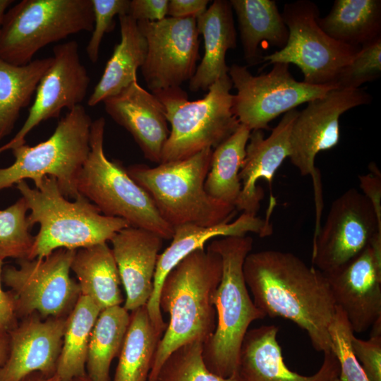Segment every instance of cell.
I'll return each mask as SVG.
<instances>
[{"label":"cell","mask_w":381,"mask_h":381,"mask_svg":"<svg viewBox=\"0 0 381 381\" xmlns=\"http://www.w3.org/2000/svg\"><path fill=\"white\" fill-rule=\"evenodd\" d=\"M243 270L253 301L265 316L294 322L315 350L331 351L329 329L337 306L323 272L291 253L274 250L250 252Z\"/></svg>","instance_id":"6da1fadb"},{"label":"cell","mask_w":381,"mask_h":381,"mask_svg":"<svg viewBox=\"0 0 381 381\" xmlns=\"http://www.w3.org/2000/svg\"><path fill=\"white\" fill-rule=\"evenodd\" d=\"M220 255L207 246L181 260L167 274L159 295V307L170 319L158 344L147 381H155L167 357L193 341L204 343L214 332L213 296L220 282Z\"/></svg>","instance_id":"7a4b0ae2"},{"label":"cell","mask_w":381,"mask_h":381,"mask_svg":"<svg viewBox=\"0 0 381 381\" xmlns=\"http://www.w3.org/2000/svg\"><path fill=\"white\" fill-rule=\"evenodd\" d=\"M35 185L30 188L25 181L16 184L30 211V226L40 225L27 259L44 258L58 249L77 250L107 243L129 226L121 218L102 214L80 194L68 200L54 177L44 176Z\"/></svg>","instance_id":"3957f363"},{"label":"cell","mask_w":381,"mask_h":381,"mask_svg":"<svg viewBox=\"0 0 381 381\" xmlns=\"http://www.w3.org/2000/svg\"><path fill=\"white\" fill-rule=\"evenodd\" d=\"M253 246V238L247 235L213 239L208 245L220 255L222 272L213 296L216 327L203 343L202 358L211 373L224 378L238 374L250 325L266 317L251 298L243 275V263Z\"/></svg>","instance_id":"277c9868"},{"label":"cell","mask_w":381,"mask_h":381,"mask_svg":"<svg viewBox=\"0 0 381 381\" xmlns=\"http://www.w3.org/2000/svg\"><path fill=\"white\" fill-rule=\"evenodd\" d=\"M213 149L183 160L150 167H127L130 177L150 196L160 216L173 228L183 224L211 226L230 222L236 207L211 198L204 184Z\"/></svg>","instance_id":"5b68a950"},{"label":"cell","mask_w":381,"mask_h":381,"mask_svg":"<svg viewBox=\"0 0 381 381\" xmlns=\"http://www.w3.org/2000/svg\"><path fill=\"white\" fill-rule=\"evenodd\" d=\"M232 87L226 75L196 101H189L181 87L152 92L171 125L160 163L183 160L206 148L214 149L238 129L241 123L232 110Z\"/></svg>","instance_id":"8992f818"},{"label":"cell","mask_w":381,"mask_h":381,"mask_svg":"<svg viewBox=\"0 0 381 381\" xmlns=\"http://www.w3.org/2000/svg\"><path fill=\"white\" fill-rule=\"evenodd\" d=\"M105 125L103 117L92 122L90 152L77 181L79 194L106 216L121 218L131 226L171 239L174 229L160 216L149 194L130 177L120 162L107 157Z\"/></svg>","instance_id":"52a82bcc"},{"label":"cell","mask_w":381,"mask_h":381,"mask_svg":"<svg viewBox=\"0 0 381 381\" xmlns=\"http://www.w3.org/2000/svg\"><path fill=\"white\" fill-rule=\"evenodd\" d=\"M92 119L80 104L69 110L52 135L34 146L12 149L15 160L0 168V191L25 179L36 184L44 176L56 179L61 193L75 199L77 181L90 152Z\"/></svg>","instance_id":"ba28073f"},{"label":"cell","mask_w":381,"mask_h":381,"mask_svg":"<svg viewBox=\"0 0 381 381\" xmlns=\"http://www.w3.org/2000/svg\"><path fill=\"white\" fill-rule=\"evenodd\" d=\"M92 0H23L5 14L0 59L28 64L48 44L80 32H92Z\"/></svg>","instance_id":"9c48e42d"},{"label":"cell","mask_w":381,"mask_h":381,"mask_svg":"<svg viewBox=\"0 0 381 381\" xmlns=\"http://www.w3.org/2000/svg\"><path fill=\"white\" fill-rule=\"evenodd\" d=\"M282 16L289 30L287 42L262 60L268 65L293 64L301 69L304 83L334 87L338 75L361 47L344 44L327 35L318 24L320 11L313 1L286 3Z\"/></svg>","instance_id":"30bf717a"},{"label":"cell","mask_w":381,"mask_h":381,"mask_svg":"<svg viewBox=\"0 0 381 381\" xmlns=\"http://www.w3.org/2000/svg\"><path fill=\"white\" fill-rule=\"evenodd\" d=\"M75 252L58 249L44 258L17 260L18 267H4L2 282L10 289L17 317L69 315L80 295L78 282L70 275Z\"/></svg>","instance_id":"8fae6325"},{"label":"cell","mask_w":381,"mask_h":381,"mask_svg":"<svg viewBox=\"0 0 381 381\" xmlns=\"http://www.w3.org/2000/svg\"><path fill=\"white\" fill-rule=\"evenodd\" d=\"M267 73L254 75L248 67L229 66L228 75L236 90L232 110L250 131L269 129L270 121L296 107L324 96L332 85H315L296 80L289 64L274 63Z\"/></svg>","instance_id":"7c38bea8"},{"label":"cell","mask_w":381,"mask_h":381,"mask_svg":"<svg viewBox=\"0 0 381 381\" xmlns=\"http://www.w3.org/2000/svg\"><path fill=\"white\" fill-rule=\"evenodd\" d=\"M372 99L371 95L361 88H334L308 102L294 123L289 158L301 175L313 177L317 214L322 210V196L315 166L316 155L339 143L341 116L354 107L370 104Z\"/></svg>","instance_id":"4fadbf2b"},{"label":"cell","mask_w":381,"mask_h":381,"mask_svg":"<svg viewBox=\"0 0 381 381\" xmlns=\"http://www.w3.org/2000/svg\"><path fill=\"white\" fill-rule=\"evenodd\" d=\"M147 42L141 73L152 91L179 87L193 76L200 59L196 18L137 21Z\"/></svg>","instance_id":"5bb4252c"},{"label":"cell","mask_w":381,"mask_h":381,"mask_svg":"<svg viewBox=\"0 0 381 381\" xmlns=\"http://www.w3.org/2000/svg\"><path fill=\"white\" fill-rule=\"evenodd\" d=\"M381 234L373 207L365 195L349 188L332 203L322 226L314 236L313 266L324 274L343 266Z\"/></svg>","instance_id":"9a60e30c"},{"label":"cell","mask_w":381,"mask_h":381,"mask_svg":"<svg viewBox=\"0 0 381 381\" xmlns=\"http://www.w3.org/2000/svg\"><path fill=\"white\" fill-rule=\"evenodd\" d=\"M53 61L35 90V97L23 125L16 135L0 147V154L25 143L28 134L42 122L80 105L87 95L90 78L81 63L75 40L56 44Z\"/></svg>","instance_id":"2e32d148"},{"label":"cell","mask_w":381,"mask_h":381,"mask_svg":"<svg viewBox=\"0 0 381 381\" xmlns=\"http://www.w3.org/2000/svg\"><path fill=\"white\" fill-rule=\"evenodd\" d=\"M324 274L353 333L381 320V242L373 241L347 263Z\"/></svg>","instance_id":"e0dca14e"},{"label":"cell","mask_w":381,"mask_h":381,"mask_svg":"<svg viewBox=\"0 0 381 381\" xmlns=\"http://www.w3.org/2000/svg\"><path fill=\"white\" fill-rule=\"evenodd\" d=\"M66 318L42 320L33 314L17 323L8 332L9 351L0 368V381H21L35 372L46 377L54 375Z\"/></svg>","instance_id":"ac0fdd59"},{"label":"cell","mask_w":381,"mask_h":381,"mask_svg":"<svg viewBox=\"0 0 381 381\" xmlns=\"http://www.w3.org/2000/svg\"><path fill=\"white\" fill-rule=\"evenodd\" d=\"M298 113L294 109L284 114L266 138L262 130L250 132L239 172L241 190L235 205L237 211L256 215L264 196L257 183L263 179L271 185L274 175L284 159L289 157L291 131Z\"/></svg>","instance_id":"d6986e66"},{"label":"cell","mask_w":381,"mask_h":381,"mask_svg":"<svg viewBox=\"0 0 381 381\" xmlns=\"http://www.w3.org/2000/svg\"><path fill=\"white\" fill-rule=\"evenodd\" d=\"M102 102L107 114L132 135L144 157L160 164L170 130L164 109L155 95L135 80Z\"/></svg>","instance_id":"ffe728a7"},{"label":"cell","mask_w":381,"mask_h":381,"mask_svg":"<svg viewBox=\"0 0 381 381\" xmlns=\"http://www.w3.org/2000/svg\"><path fill=\"white\" fill-rule=\"evenodd\" d=\"M277 332L274 325L248 330L240 351L237 373L241 381H333L339 377V364L332 351L323 353L322 363L313 375L291 371L284 361Z\"/></svg>","instance_id":"44dd1931"},{"label":"cell","mask_w":381,"mask_h":381,"mask_svg":"<svg viewBox=\"0 0 381 381\" xmlns=\"http://www.w3.org/2000/svg\"><path fill=\"white\" fill-rule=\"evenodd\" d=\"M163 238L157 234L128 226L111 239V250L126 292L123 308L133 311L145 306L153 290V279Z\"/></svg>","instance_id":"7402d4cb"},{"label":"cell","mask_w":381,"mask_h":381,"mask_svg":"<svg viewBox=\"0 0 381 381\" xmlns=\"http://www.w3.org/2000/svg\"><path fill=\"white\" fill-rule=\"evenodd\" d=\"M173 229L171 243L158 256L153 279V290L146 304L147 312L152 318H158L162 315L159 295L164 279L188 254L198 248H203L208 241L215 237L245 236L248 233L266 236L270 235L272 230L269 220H262L256 215L246 213H242L233 222L216 226L183 224Z\"/></svg>","instance_id":"603a6c76"},{"label":"cell","mask_w":381,"mask_h":381,"mask_svg":"<svg viewBox=\"0 0 381 381\" xmlns=\"http://www.w3.org/2000/svg\"><path fill=\"white\" fill-rule=\"evenodd\" d=\"M200 35L204 40L205 52L195 72L188 81L192 92L207 91L219 78L228 75L226 63L229 49L237 45L234 11L229 1L214 0L207 10L196 18Z\"/></svg>","instance_id":"cb8c5ba5"},{"label":"cell","mask_w":381,"mask_h":381,"mask_svg":"<svg viewBox=\"0 0 381 381\" xmlns=\"http://www.w3.org/2000/svg\"><path fill=\"white\" fill-rule=\"evenodd\" d=\"M121 40L115 45L103 73L90 95L87 104L96 106L115 96L137 80V70L147 54V42L138 23L131 16H119Z\"/></svg>","instance_id":"d4e9b609"},{"label":"cell","mask_w":381,"mask_h":381,"mask_svg":"<svg viewBox=\"0 0 381 381\" xmlns=\"http://www.w3.org/2000/svg\"><path fill=\"white\" fill-rule=\"evenodd\" d=\"M236 13L240 39L246 62L253 66L262 59L260 46L262 42L282 49L289 30L274 0H230Z\"/></svg>","instance_id":"484cf974"},{"label":"cell","mask_w":381,"mask_h":381,"mask_svg":"<svg viewBox=\"0 0 381 381\" xmlns=\"http://www.w3.org/2000/svg\"><path fill=\"white\" fill-rule=\"evenodd\" d=\"M71 270L77 278L80 295L90 298L101 310L121 306V282L111 248L107 243L77 250Z\"/></svg>","instance_id":"4316f807"},{"label":"cell","mask_w":381,"mask_h":381,"mask_svg":"<svg viewBox=\"0 0 381 381\" xmlns=\"http://www.w3.org/2000/svg\"><path fill=\"white\" fill-rule=\"evenodd\" d=\"M318 24L334 40L361 47L381 38V1L335 0Z\"/></svg>","instance_id":"83f0119b"},{"label":"cell","mask_w":381,"mask_h":381,"mask_svg":"<svg viewBox=\"0 0 381 381\" xmlns=\"http://www.w3.org/2000/svg\"><path fill=\"white\" fill-rule=\"evenodd\" d=\"M52 61L49 56L17 66L0 59V141L12 132Z\"/></svg>","instance_id":"f1b7e54d"},{"label":"cell","mask_w":381,"mask_h":381,"mask_svg":"<svg viewBox=\"0 0 381 381\" xmlns=\"http://www.w3.org/2000/svg\"><path fill=\"white\" fill-rule=\"evenodd\" d=\"M162 336L152 324L146 305L131 311L114 381H147Z\"/></svg>","instance_id":"f546056e"},{"label":"cell","mask_w":381,"mask_h":381,"mask_svg":"<svg viewBox=\"0 0 381 381\" xmlns=\"http://www.w3.org/2000/svg\"><path fill=\"white\" fill-rule=\"evenodd\" d=\"M250 132L241 124L230 137L213 149L204 184L205 190L211 198L235 207L241 190L239 172Z\"/></svg>","instance_id":"4dcf8cb0"},{"label":"cell","mask_w":381,"mask_h":381,"mask_svg":"<svg viewBox=\"0 0 381 381\" xmlns=\"http://www.w3.org/2000/svg\"><path fill=\"white\" fill-rule=\"evenodd\" d=\"M129 322L130 314L121 306L100 311L90 334L85 365L92 381H110V366L119 355Z\"/></svg>","instance_id":"1f68e13d"},{"label":"cell","mask_w":381,"mask_h":381,"mask_svg":"<svg viewBox=\"0 0 381 381\" xmlns=\"http://www.w3.org/2000/svg\"><path fill=\"white\" fill-rule=\"evenodd\" d=\"M101 310L90 298L80 295L67 316L56 373L61 381H72L86 375L90 337Z\"/></svg>","instance_id":"d6a6232c"},{"label":"cell","mask_w":381,"mask_h":381,"mask_svg":"<svg viewBox=\"0 0 381 381\" xmlns=\"http://www.w3.org/2000/svg\"><path fill=\"white\" fill-rule=\"evenodd\" d=\"M202 345L193 341L174 351L163 363L155 381H241L238 374L224 378L211 373L202 358Z\"/></svg>","instance_id":"836d02e7"},{"label":"cell","mask_w":381,"mask_h":381,"mask_svg":"<svg viewBox=\"0 0 381 381\" xmlns=\"http://www.w3.org/2000/svg\"><path fill=\"white\" fill-rule=\"evenodd\" d=\"M28 208L21 197L7 208L0 210V258H28L34 241L30 233Z\"/></svg>","instance_id":"e575fe53"},{"label":"cell","mask_w":381,"mask_h":381,"mask_svg":"<svg viewBox=\"0 0 381 381\" xmlns=\"http://www.w3.org/2000/svg\"><path fill=\"white\" fill-rule=\"evenodd\" d=\"M331 351L338 360L340 381H369L361 363L353 353L351 337L354 333L340 308L337 307L329 329Z\"/></svg>","instance_id":"d590c367"},{"label":"cell","mask_w":381,"mask_h":381,"mask_svg":"<svg viewBox=\"0 0 381 381\" xmlns=\"http://www.w3.org/2000/svg\"><path fill=\"white\" fill-rule=\"evenodd\" d=\"M381 76V38L362 46L342 69L334 86L337 89H358Z\"/></svg>","instance_id":"8d00e7d4"},{"label":"cell","mask_w":381,"mask_h":381,"mask_svg":"<svg viewBox=\"0 0 381 381\" xmlns=\"http://www.w3.org/2000/svg\"><path fill=\"white\" fill-rule=\"evenodd\" d=\"M92 4L94 24L86 54L92 63H96L104 35L114 29L116 16L128 13L130 0H92Z\"/></svg>","instance_id":"74e56055"},{"label":"cell","mask_w":381,"mask_h":381,"mask_svg":"<svg viewBox=\"0 0 381 381\" xmlns=\"http://www.w3.org/2000/svg\"><path fill=\"white\" fill-rule=\"evenodd\" d=\"M351 347L369 381H381V334L368 340L351 337Z\"/></svg>","instance_id":"f35d334b"},{"label":"cell","mask_w":381,"mask_h":381,"mask_svg":"<svg viewBox=\"0 0 381 381\" xmlns=\"http://www.w3.org/2000/svg\"><path fill=\"white\" fill-rule=\"evenodd\" d=\"M169 0H131L128 15L136 21H158L166 18Z\"/></svg>","instance_id":"ab89813d"},{"label":"cell","mask_w":381,"mask_h":381,"mask_svg":"<svg viewBox=\"0 0 381 381\" xmlns=\"http://www.w3.org/2000/svg\"><path fill=\"white\" fill-rule=\"evenodd\" d=\"M370 173L359 176L360 188L371 203L379 224L381 225V175L373 163L369 166Z\"/></svg>","instance_id":"60d3db41"},{"label":"cell","mask_w":381,"mask_h":381,"mask_svg":"<svg viewBox=\"0 0 381 381\" xmlns=\"http://www.w3.org/2000/svg\"><path fill=\"white\" fill-rule=\"evenodd\" d=\"M4 260L0 258V333H8L16 325L17 315L12 295L2 288Z\"/></svg>","instance_id":"b9f144b4"},{"label":"cell","mask_w":381,"mask_h":381,"mask_svg":"<svg viewBox=\"0 0 381 381\" xmlns=\"http://www.w3.org/2000/svg\"><path fill=\"white\" fill-rule=\"evenodd\" d=\"M208 0H170L167 16L175 18H197L207 8Z\"/></svg>","instance_id":"7bdbcfd3"},{"label":"cell","mask_w":381,"mask_h":381,"mask_svg":"<svg viewBox=\"0 0 381 381\" xmlns=\"http://www.w3.org/2000/svg\"><path fill=\"white\" fill-rule=\"evenodd\" d=\"M9 351L8 333H0V368L6 362Z\"/></svg>","instance_id":"ee69618b"},{"label":"cell","mask_w":381,"mask_h":381,"mask_svg":"<svg viewBox=\"0 0 381 381\" xmlns=\"http://www.w3.org/2000/svg\"><path fill=\"white\" fill-rule=\"evenodd\" d=\"M21 381H61L59 377L55 374L52 377H46L40 373H32Z\"/></svg>","instance_id":"f6af8a7d"},{"label":"cell","mask_w":381,"mask_h":381,"mask_svg":"<svg viewBox=\"0 0 381 381\" xmlns=\"http://www.w3.org/2000/svg\"><path fill=\"white\" fill-rule=\"evenodd\" d=\"M13 2L14 1L13 0H0V36L5 14L6 13V11Z\"/></svg>","instance_id":"bcb514c9"},{"label":"cell","mask_w":381,"mask_h":381,"mask_svg":"<svg viewBox=\"0 0 381 381\" xmlns=\"http://www.w3.org/2000/svg\"><path fill=\"white\" fill-rule=\"evenodd\" d=\"M72 381H92L87 375L74 378Z\"/></svg>","instance_id":"7dc6e473"},{"label":"cell","mask_w":381,"mask_h":381,"mask_svg":"<svg viewBox=\"0 0 381 381\" xmlns=\"http://www.w3.org/2000/svg\"><path fill=\"white\" fill-rule=\"evenodd\" d=\"M333 381H340V380H339V377H337V378L334 379Z\"/></svg>","instance_id":"c3c4849f"}]
</instances>
